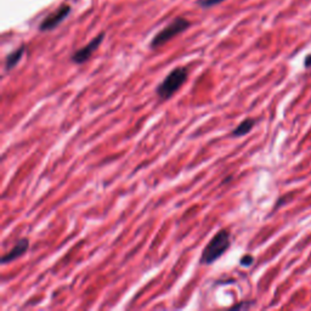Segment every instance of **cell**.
Listing matches in <instances>:
<instances>
[{"label":"cell","mask_w":311,"mask_h":311,"mask_svg":"<svg viewBox=\"0 0 311 311\" xmlns=\"http://www.w3.org/2000/svg\"><path fill=\"white\" fill-rule=\"evenodd\" d=\"M230 232L226 228L218 231V233L209 241V243L206 245L203 252H202L199 262L206 265L213 264L214 261H216L219 258H221L225 254V252L230 248Z\"/></svg>","instance_id":"cell-1"},{"label":"cell","mask_w":311,"mask_h":311,"mask_svg":"<svg viewBox=\"0 0 311 311\" xmlns=\"http://www.w3.org/2000/svg\"><path fill=\"white\" fill-rule=\"evenodd\" d=\"M187 77L189 69L186 67L174 68L157 86V95L162 100H169L186 83Z\"/></svg>","instance_id":"cell-2"},{"label":"cell","mask_w":311,"mask_h":311,"mask_svg":"<svg viewBox=\"0 0 311 311\" xmlns=\"http://www.w3.org/2000/svg\"><path fill=\"white\" fill-rule=\"evenodd\" d=\"M190 27V21L189 19L184 18V17H177L174 21L170 22L167 27L162 29L160 32H158L153 39L151 40L150 46L152 49H158L162 45H164L165 43L173 39L174 36H176L177 34L182 33L184 31H186Z\"/></svg>","instance_id":"cell-3"},{"label":"cell","mask_w":311,"mask_h":311,"mask_svg":"<svg viewBox=\"0 0 311 311\" xmlns=\"http://www.w3.org/2000/svg\"><path fill=\"white\" fill-rule=\"evenodd\" d=\"M104 38V33H100L99 35L95 36V38L92 39L91 41H89L86 45L83 46V48H80L79 50L74 51V52H73V55L70 56V60H72V62L77 63V65H82V63L86 62V61L89 60L90 57H91L92 53H94L95 51L97 50V48L101 45Z\"/></svg>","instance_id":"cell-4"},{"label":"cell","mask_w":311,"mask_h":311,"mask_svg":"<svg viewBox=\"0 0 311 311\" xmlns=\"http://www.w3.org/2000/svg\"><path fill=\"white\" fill-rule=\"evenodd\" d=\"M70 12V6L67 4H63L62 6H60L58 9H56L55 11L51 12L50 15L45 17V18L41 21L40 23V31L46 32V31H52L55 29L61 22H63L66 19V17L69 15Z\"/></svg>","instance_id":"cell-5"},{"label":"cell","mask_w":311,"mask_h":311,"mask_svg":"<svg viewBox=\"0 0 311 311\" xmlns=\"http://www.w3.org/2000/svg\"><path fill=\"white\" fill-rule=\"evenodd\" d=\"M28 247H29V241L27 240V238H22V240L17 241L15 247L1 258V264L4 265L9 264V262H12L14 260L18 259L19 257H22V255L27 252Z\"/></svg>","instance_id":"cell-6"},{"label":"cell","mask_w":311,"mask_h":311,"mask_svg":"<svg viewBox=\"0 0 311 311\" xmlns=\"http://www.w3.org/2000/svg\"><path fill=\"white\" fill-rule=\"evenodd\" d=\"M24 51H26V48H24V45H22L21 48L16 49L15 51L10 52L9 55L6 56V60H5V69L10 70L14 67H16L17 63L19 62V60H21L22 56H23Z\"/></svg>","instance_id":"cell-7"},{"label":"cell","mask_w":311,"mask_h":311,"mask_svg":"<svg viewBox=\"0 0 311 311\" xmlns=\"http://www.w3.org/2000/svg\"><path fill=\"white\" fill-rule=\"evenodd\" d=\"M254 124H255L254 119L245 118L244 121H242L237 126H236V129L232 131V134H231V135L235 136V138H240V136L247 135L248 133H250V130L253 129Z\"/></svg>","instance_id":"cell-8"},{"label":"cell","mask_w":311,"mask_h":311,"mask_svg":"<svg viewBox=\"0 0 311 311\" xmlns=\"http://www.w3.org/2000/svg\"><path fill=\"white\" fill-rule=\"evenodd\" d=\"M223 1H225V0H198L197 2L203 7H210V6H214V5L220 4V2Z\"/></svg>","instance_id":"cell-9"},{"label":"cell","mask_w":311,"mask_h":311,"mask_svg":"<svg viewBox=\"0 0 311 311\" xmlns=\"http://www.w3.org/2000/svg\"><path fill=\"white\" fill-rule=\"evenodd\" d=\"M253 260L254 259H253L252 255H244V257L241 259V264L244 265V266H249V265L253 262Z\"/></svg>","instance_id":"cell-10"},{"label":"cell","mask_w":311,"mask_h":311,"mask_svg":"<svg viewBox=\"0 0 311 311\" xmlns=\"http://www.w3.org/2000/svg\"><path fill=\"white\" fill-rule=\"evenodd\" d=\"M304 65H305L306 68H310L311 67V53L309 56H306L305 58V62H304Z\"/></svg>","instance_id":"cell-11"},{"label":"cell","mask_w":311,"mask_h":311,"mask_svg":"<svg viewBox=\"0 0 311 311\" xmlns=\"http://www.w3.org/2000/svg\"><path fill=\"white\" fill-rule=\"evenodd\" d=\"M248 306H249V304H247V305H245V304H240V305H235V306H233V309H241V308H248Z\"/></svg>","instance_id":"cell-12"}]
</instances>
